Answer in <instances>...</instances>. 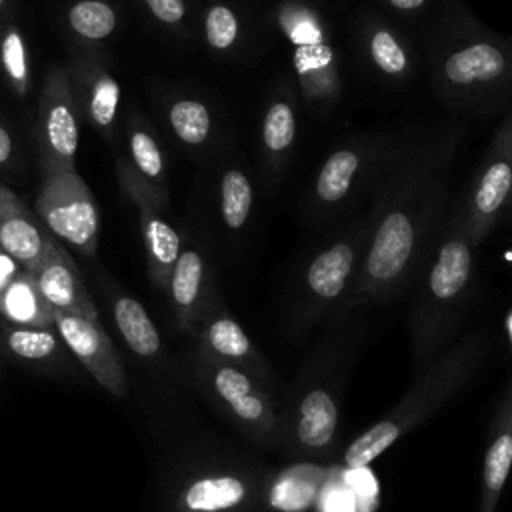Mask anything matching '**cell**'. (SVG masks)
Listing matches in <instances>:
<instances>
[{"instance_id": "31", "label": "cell", "mask_w": 512, "mask_h": 512, "mask_svg": "<svg viewBox=\"0 0 512 512\" xmlns=\"http://www.w3.org/2000/svg\"><path fill=\"white\" fill-rule=\"evenodd\" d=\"M60 334L52 328H22L8 326L4 342L12 354L24 360H46L60 350Z\"/></svg>"}, {"instance_id": "3", "label": "cell", "mask_w": 512, "mask_h": 512, "mask_svg": "<svg viewBox=\"0 0 512 512\" xmlns=\"http://www.w3.org/2000/svg\"><path fill=\"white\" fill-rule=\"evenodd\" d=\"M476 248L454 208L412 286L408 336L414 374H420L454 342L474 296Z\"/></svg>"}, {"instance_id": "13", "label": "cell", "mask_w": 512, "mask_h": 512, "mask_svg": "<svg viewBox=\"0 0 512 512\" xmlns=\"http://www.w3.org/2000/svg\"><path fill=\"white\" fill-rule=\"evenodd\" d=\"M54 326L62 342L104 390L114 396L126 394L122 360L98 320L54 312Z\"/></svg>"}, {"instance_id": "17", "label": "cell", "mask_w": 512, "mask_h": 512, "mask_svg": "<svg viewBox=\"0 0 512 512\" xmlns=\"http://www.w3.org/2000/svg\"><path fill=\"white\" fill-rule=\"evenodd\" d=\"M512 468V378L502 394L490 426V440L482 466L478 512H496L498 498Z\"/></svg>"}, {"instance_id": "38", "label": "cell", "mask_w": 512, "mask_h": 512, "mask_svg": "<svg viewBox=\"0 0 512 512\" xmlns=\"http://www.w3.org/2000/svg\"><path fill=\"white\" fill-rule=\"evenodd\" d=\"M10 4H12V0H0V24L6 20V14H8Z\"/></svg>"}, {"instance_id": "33", "label": "cell", "mask_w": 512, "mask_h": 512, "mask_svg": "<svg viewBox=\"0 0 512 512\" xmlns=\"http://www.w3.org/2000/svg\"><path fill=\"white\" fill-rule=\"evenodd\" d=\"M148 12L162 22L164 26H180L186 20V2L184 0H142Z\"/></svg>"}, {"instance_id": "11", "label": "cell", "mask_w": 512, "mask_h": 512, "mask_svg": "<svg viewBox=\"0 0 512 512\" xmlns=\"http://www.w3.org/2000/svg\"><path fill=\"white\" fill-rule=\"evenodd\" d=\"M356 42L366 68L386 84H410L422 66V56L410 38L380 10L362 12Z\"/></svg>"}, {"instance_id": "16", "label": "cell", "mask_w": 512, "mask_h": 512, "mask_svg": "<svg viewBox=\"0 0 512 512\" xmlns=\"http://www.w3.org/2000/svg\"><path fill=\"white\" fill-rule=\"evenodd\" d=\"M30 272L34 274V280L42 296L54 312L98 320L96 304L74 260L58 242H54V246L48 250L42 262Z\"/></svg>"}, {"instance_id": "24", "label": "cell", "mask_w": 512, "mask_h": 512, "mask_svg": "<svg viewBox=\"0 0 512 512\" xmlns=\"http://www.w3.org/2000/svg\"><path fill=\"white\" fill-rule=\"evenodd\" d=\"M296 142V106L292 90L276 94L262 118V146L268 160L280 166Z\"/></svg>"}, {"instance_id": "32", "label": "cell", "mask_w": 512, "mask_h": 512, "mask_svg": "<svg viewBox=\"0 0 512 512\" xmlns=\"http://www.w3.org/2000/svg\"><path fill=\"white\" fill-rule=\"evenodd\" d=\"M240 32V22L236 12L226 4H212L204 16V38L212 50H230Z\"/></svg>"}, {"instance_id": "19", "label": "cell", "mask_w": 512, "mask_h": 512, "mask_svg": "<svg viewBox=\"0 0 512 512\" xmlns=\"http://www.w3.org/2000/svg\"><path fill=\"white\" fill-rule=\"evenodd\" d=\"M168 294L182 328H192L206 294V262L200 250L182 248L168 280Z\"/></svg>"}, {"instance_id": "7", "label": "cell", "mask_w": 512, "mask_h": 512, "mask_svg": "<svg viewBox=\"0 0 512 512\" xmlns=\"http://www.w3.org/2000/svg\"><path fill=\"white\" fill-rule=\"evenodd\" d=\"M476 246L510 216L512 208V112L500 122L482 160L456 206Z\"/></svg>"}, {"instance_id": "36", "label": "cell", "mask_w": 512, "mask_h": 512, "mask_svg": "<svg viewBox=\"0 0 512 512\" xmlns=\"http://www.w3.org/2000/svg\"><path fill=\"white\" fill-rule=\"evenodd\" d=\"M326 488H328V496H326V500H324V508H326L328 512H350V510H352L350 492H348V490L336 488V494H338V500H336L332 488H330L328 484H326Z\"/></svg>"}, {"instance_id": "12", "label": "cell", "mask_w": 512, "mask_h": 512, "mask_svg": "<svg viewBox=\"0 0 512 512\" xmlns=\"http://www.w3.org/2000/svg\"><path fill=\"white\" fill-rule=\"evenodd\" d=\"M120 184L126 196L134 202L138 212V222L142 230V242L146 252L148 276L154 286L168 288L170 274L182 252L178 232L162 218L160 204L150 194V190L138 180L126 162L118 164Z\"/></svg>"}, {"instance_id": "28", "label": "cell", "mask_w": 512, "mask_h": 512, "mask_svg": "<svg viewBox=\"0 0 512 512\" xmlns=\"http://www.w3.org/2000/svg\"><path fill=\"white\" fill-rule=\"evenodd\" d=\"M204 344L212 354L226 362H246L256 356L254 344L242 326L228 314L212 316L202 330Z\"/></svg>"}, {"instance_id": "14", "label": "cell", "mask_w": 512, "mask_h": 512, "mask_svg": "<svg viewBox=\"0 0 512 512\" xmlns=\"http://www.w3.org/2000/svg\"><path fill=\"white\" fill-rule=\"evenodd\" d=\"M66 68L80 118L112 142L120 110V84L116 76L102 58L88 54L76 58Z\"/></svg>"}, {"instance_id": "22", "label": "cell", "mask_w": 512, "mask_h": 512, "mask_svg": "<svg viewBox=\"0 0 512 512\" xmlns=\"http://www.w3.org/2000/svg\"><path fill=\"white\" fill-rule=\"evenodd\" d=\"M0 316L10 326L22 328H52L54 310L42 296L34 274L30 270H20L4 292Z\"/></svg>"}, {"instance_id": "26", "label": "cell", "mask_w": 512, "mask_h": 512, "mask_svg": "<svg viewBox=\"0 0 512 512\" xmlns=\"http://www.w3.org/2000/svg\"><path fill=\"white\" fill-rule=\"evenodd\" d=\"M0 72L16 96L24 98L30 92L32 72L28 42L22 28L12 20L0 24Z\"/></svg>"}, {"instance_id": "2", "label": "cell", "mask_w": 512, "mask_h": 512, "mask_svg": "<svg viewBox=\"0 0 512 512\" xmlns=\"http://www.w3.org/2000/svg\"><path fill=\"white\" fill-rule=\"evenodd\" d=\"M438 100L458 114H492L512 100V38L482 24L460 0L446 2L422 44Z\"/></svg>"}, {"instance_id": "30", "label": "cell", "mask_w": 512, "mask_h": 512, "mask_svg": "<svg viewBox=\"0 0 512 512\" xmlns=\"http://www.w3.org/2000/svg\"><path fill=\"white\" fill-rule=\"evenodd\" d=\"M254 192L240 168H228L220 180V216L230 230H240L252 212Z\"/></svg>"}, {"instance_id": "18", "label": "cell", "mask_w": 512, "mask_h": 512, "mask_svg": "<svg viewBox=\"0 0 512 512\" xmlns=\"http://www.w3.org/2000/svg\"><path fill=\"white\" fill-rule=\"evenodd\" d=\"M340 406L338 396L308 388L298 400L296 420H294V438L308 452H324L328 450L338 432Z\"/></svg>"}, {"instance_id": "9", "label": "cell", "mask_w": 512, "mask_h": 512, "mask_svg": "<svg viewBox=\"0 0 512 512\" xmlns=\"http://www.w3.org/2000/svg\"><path fill=\"white\" fill-rule=\"evenodd\" d=\"M34 210L54 238L94 256L98 248V206L88 184L74 172L42 174Z\"/></svg>"}, {"instance_id": "6", "label": "cell", "mask_w": 512, "mask_h": 512, "mask_svg": "<svg viewBox=\"0 0 512 512\" xmlns=\"http://www.w3.org/2000/svg\"><path fill=\"white\" fill-rule=\"evenodd\" d=\"M368 242V212L350 220L304 264V316L314 320L350 296Z\"/></svg>"}, {"instance_id": "27", "label": "cell", "mask_w": 512, "mask_h": 512, "mask_svg": "<svg viewBox=\"0 0 512 512\" xmlns=\"http://www.w3.org/2000/svg\"><path fill=\"white\" fill-rule=\"evenodd\" d=\"M72 34L84 42H102L118 28V12L108 0H74L66 10Z\"/></svg>"}, {"instance_id": "40", "label": "cell", "mask_w": 512, "mask_h": 512, "mask_svg": "<svg viewBox=\"0 0 512 512\" xmlns=\"http://www.w3.org/2000/svg\"><path fill=\"white\" fill-rule=\"evenodd\" d=\"M510 214H512V208H510Z\"/></svg>"}, {"instance_id": "10", "label": "cell", "mask_w": 512, "mask_h": 512, "mask_svg": "<svg viewBox=\"0 0 512 512\" xmlns=\"http://www.w3.org/2000/svg\"><path fill=\"white\" fill-rule=\"evenodd\" d=\"M78 120L68 68L52 66L40 88L34 122V144L42 174L76 170Z\"/></svg>"}, {"instance_id": "35", "label": "cell", "mask_w": 512, "mask_h": 512, "mask_svg": "<svg viewBox=\"0 0 512 512\" xmlns=\"http://www.w3.org/2000/svg\"><path fill=\"white\" fill-rule=\"evenodd\" d=\"M20 264L8 256L4 250H0V306H2V298H4V292L8 290L10 282L14 280V276L20 272Z\"/></svg>"}, {"instance_id": "21", "label": "cell", "mask_w": 512, "mask_h": 512, "mask_svg": "<svg viewBox=\"0 0 512 512\" xmlns=\"http://www.w3.org/2000/svg\"><path fill=\"white\" fill-rule=\"evenodd\" d=\"M330 474L332 470L318 464H294L276 476L268 492V502L278 512L308 510L320 498Z\"/></svg>"}, {"instance_id": "25", "label": "cell", "mask_w": 512, "mask_h": 512, "mask_svg": "<svg viewBox=\"0 0 512 512\" xmlns=\"http://www.w3.org/2000/svg\"><path fill=\"white\" fill-rule=\"evenodd\" d=\"M116 326L130 346V350L138 356L152 358L160 350V334L150 320L144 306L132 296H116L112 304Z\"/></svg>"}, {"instance_id": "15", "label": "cell", "mask_w": 512, "mask_h": 512, "mask_svg": "<svg viewBox=\"0 0 512 512\" xmlns=\"http://www.w3.org/2000/svg\"><path fill=\"white\" fill-rule=\"evenodd\" d=\"M56 238L6 184L0 182V250L12 256L20 268L34 270Z\"/></svg>"}, {"instance_id": "20", "label": "cell", "mask_w": 512, "mask_h": 512, "mask_svg": "<svg viewBox=\"0 0 512 512\" xmlns=\"http://www.w3.org/2000/svg\"><path fill=\"white\" fill-rule=\"evenodd\" d=\"M126 138L130 154V162L126 164L138 176V180L150 190V194L162 208L168 198L166 164L156 134L138 114H130V120L126 124Z\"/></svg>"}, {"instance_id": "23", "label": "cell", "mask_w": 512, "mask_h": 512, "mask_svg": "<svg viewBox=\"0 0 512 512\" xmlns=\"http://www.w3.org/2000/svg\"><path fill=\"white\" fill-rule=\"evenodd\" d=\"M248 498V486L234 474H210L188 484L178 506L182 512H224L238 508Z\"/></svg>"}, {"instance_id": "34", "label": "cell", "mask_w": 512, "mask_h": 512, "mask_svg": "<svg viewBox=\"0 0 512 512\" xmlns=\"http://www.w3.org/2000/svg\"><path fill=\"white\" fill-rule=\"evenodd\" d=\"M378 6L398 18H418L422 16L434 0H376Z\"/></svg>"}, {"instance_id": "5", "label": "cell", "mask_w": 512, "mask_h": 512, "mask_svg": "<svg viewBox=\"0 0 512 512\" xmlns=\"http://www.w3.org/2000/svg\"><path fill=\"white\" fill-rule=\"evenodd\" d=\"M276 16L292 48V66L304 100L316 108L334 106L342 94V74L324 18L300 0L282 2Z\"/></svg>"}, {"instance_id": "39", "label": "cell", "mask_w": 512, "mask_h": 512, "mask_svg": "<svg viewBox=\"0 0 512 512\" xmlns=\"http://www.w3.org/2000/svg\"><path fill=\"white\" fill-rule=\"evenodd\" d=\"M506 330H508L510 344H512V310H510V314H508V318H506Z\"/></svg>"}, {"instance_id": "29", "label": "cell", "mask_w": 512, "mask_h": 512, "mask_svg": "<svg viewBox=\"0 0 512 512\" xmlns=\"http://www.w3.org/2000/svg\"><path fill=\"white\" fill-rule=\"evenodd\" d=\"M168 124L176 138L192 148L206 144L212 132V114L198 98H176L168 112Z\"/></svg>"}, {"instance_id": "1", "label": "cell", "mask_w": 512, "mask_h": 512, "mask_svg": "<svg viewBox=\"0 0 512 512\" xmlns=\"http://www.w3.org/2000/svg\"><path fill=\"white\" fill-rule=\"evenodd\" d=\"M466 126L410 124L392 134L368 206V242L342 306H384L414 286L432 250Z\"/></svg>"}, {"instance_id": "8", "label": "cell", "mask_w": 512, "mask_h": 512, "mask_svg": "<svg viewBox=\"0 0 512 512\" xmlns=\"http://www.w3.org/2000/svg\"><path fill=\"white\" fill-rule=\"evenodd\" d=\"M392 134H362L336 146L320 164L312 182V206L334 212L348 206L362 192L374 188Z\"/></svg>"}, {"instance_id": "4", "label": "cell", "mask_w": 512, "mask_h": 512, "mask_svg": "<svg viewBox=\"0 0 512 512\" xmlns=\"http://www.w3.org/2000/svg\"><path fill=\"white\" fill-rule=\"evenodd\" d=\"M490 346L492 336L486 328H478L452 342L416 374L406 394L380 420L352 440L344 452V466L350 470L366 468L430 414L440 410L470 382L488 356Z\"/></svg>"}, {"instance_id": "37", "label": "cell", "mask_w": 512, "mask_h": 512, "mask_svg": "<svg viewBox=\"0 0 512 512\" xmlns=\"http://www.w3.org/2000/svg\"><path fill=\"white\" fill-rule=\"evenodd\" d=\"M14 160V138L10 130L0 122V168L10 166Z\"/></svg>"}]
</instances>
